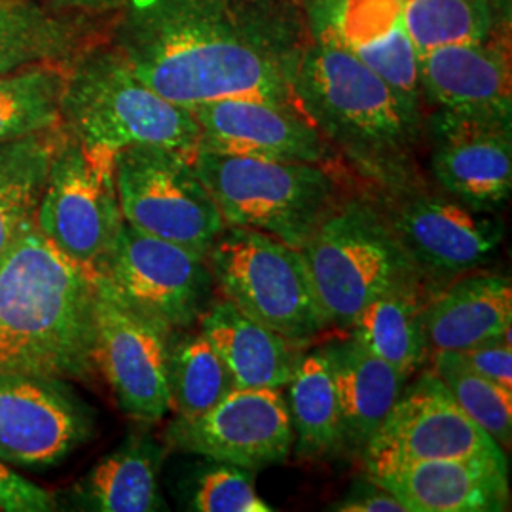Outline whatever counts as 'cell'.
I'll return each instance as SVG.
<instances>
[{
  "mask_svg": "<svg viewBox=\"0 0 512 512\" xmlns=\"http://www.w3.org/2000/svg\"><path fill=\"white\" fill-rule=\"evenodd\" d=\"M21 2H25V0H21Z\"/></svg>",
  "mask_w": 512,
  "mask_h": 512,
  "instance_id": "cell-39",
  "label": "cell"
},
{
  "mask_svg": "<svg viewBox=\"0 0 512 512\" xmlns=\"http://www.w3.org/2000/svg\"><path fill=\"white\" fill-rule=\"evenodd\" d=\"M408 512H501L509 509V467L494 459H431L368 476Z\"/></svg>",
  "mask_w": 512,
  "mask_h": 512,
  "instance_id": "cell-19",
  "label": "cell"
},
{
  "mask_svg": "<svg viewBox=\"0 0 512 512\" xmlns=\"http://www.w3.org/2000/svg\"><path fill=\"white\" fill-rule=\"evenodd\" d=\"M165 450L148 435H131L71 490L80 511H164L160 469Z\"/></svg>",
  "mask_w": 512,
  "mask_h": 512,
  "instance_id": "cell-23",
  "label": "cell"
},
{
  "mask_svg": "<svg viewBox=\"0 0 512 512\" xmlns=\"http://www.w3.org/2000/svg\"><path fill=\"white\" fill-rule=\"evenodd\" d=\"M124 220L148 236L207 256L226 228L194 156L165 147H128L114 154Z\"/></svg>",
  "mask_w": 512,
  "mask_h": 512,
  "instance_id": "cell-8",
  "label": "cell"
},
{
  "mask_svg": "<svg viewBox=\"0 0 512 512\" xmlns=\"http://www.w3.org/2000/svg\"><path fill=\"white\" fill-rule=\"evenodd\" d=\"M63 126L0 143V256L35 220Z\"/></svg>",
  "mask_w": 512,
  "mask_h": 512,
  "instance_id": "cell-28",
  "label": "cell"
},
{
  "mask_svg": "<svg viewBox=\"0 0 512 512\" xmlns=\"http://www.w3.org/2000/svg\"><path fill=\"white\" fill-rule=\"evenodd\" d=\"M300 253L325 319L336 329H351L376 296L418 277L372 194L340 196Z\"/></svg>",
  "mask_w": 512,
  "mask_h": 512,
  "instance_id": "cell-5",
  "label": "cell"
},
{
  "mask_svg": "<svg viewBox=\"0 0 512 512\" xmlns=\"http://www.w3.org/2000/svg\"><path fill=\"white\" fill-rule=\"evenodd\" d=\"M124 222L114 154L84 147L63 129L35 211L38 232L63 255L97 274Z\"/></svg>",
  "mask_w": 512,
  "mask_h": 512,
  "instance_id": "cell-9",
  "label": "cell"
},
{
  "mask_svg": "<svg viewBox=\"0 0 512 512\" xmlns=\"http://www.w3.org/2000/svg\"><path fill=\"white\" fill-rule=\"evenodd\" d=\"M289 418L302 458H325L344 446L334 366L325 349L302 355L289 382Z\"/></svg>",
  "mask_w": 512,
  "mask_h": 512,
  "instance_id": "cell-27",
  "label": "cell"
},
{
  "mask_svg": "<svg viewBox=\"0 0 512 512\" xmlns=\"http://www.w3.org/2000/svg\"><path fill=\"white\" fill-rule=\"evenodd\" d=\"M165 440L177 450L255 473L289 458L294 433L281 389H234L198 418H175Z\"/></svg>",
  "mask_w": 512,
  "mask_h": 512,
  "instance_id": "cell-16",
  "label": "cell"
},
{
  "mask_svg": "<svg viewBox=\"0 0 512 512\" xmlns=\"http://www.w3.org/2000/svg\"><path fill=\"white\" fill-rule=\"evenodd\" d=\"M55 509L57 501L54 495L0 461V511L50 512Z\"/></svg>",
  "mask_w": 512,
  "mask_h": 512,
  "instance_id": "cell-34",
  "label": "cell"
},
{
  "mask_svg": "<svg viewBox=\"0 0 512 512\" xmlns=\"http://www.w3.org/2000/svg\"><path fill=\"white\" fill-rule=\"evenodd\" d=\"M294 101L340 160L378 188L416 181L423 114L408 109L338 35L311 38L293 74Z\"/></svg>",
  "mask_w": 512,
  "mask_h": 512,
  "instance_id": "cell-3",
  "label": "cell"
},
{
  "mask_svg": "<svg viewBox=\"0 0 512 512\" xmlns=\"http://www.w3.org/2000/svg\"><path fill=\"white\" fill-rule=\"evenodd\" d=\"M418 54L511 35V0H399Z\"/></svg>",
  "mask_w": 512,
  "mask_h": 512,
  "instance_id": "cell-29",
  "label": "cell"
},
{
  "mask_svg": "<svg viewBox=\"0 0 512 512\" xmlns=\"http://www.w3.org/2000/svg\"><path fill=\"white\" fill-rule=\"evenodd\" d=\"M190 503L192 511L200 512L272 511V507L256 494L253 471L220 461L200 473Z\"/></svg>",
  "mask_w": 512,
  "mask_h": 512,
  "instance_id": "cell-33",
  "label": "cell"
},
{
  "mask_svg": "<svg viewBox=\"0 0 512 512\" xmlns=\"http://www.w3.org/2000/svg\"><path fill=\"white\" fill-rule=\"evenodd\" d=\"M458 353L480 376L512 391L511 332Z\"/></svg>",
  "mask_w": 512,
  "mask_h": 512,
  "instance_id": "cell-35",
  "label": "cell"
},
{
  "mask_svg": "<svg viewBox=\"0 0 512 512\" xmlns=\"http://www.w3.org/2000/svg\"><path fill=\"white\" fill-rule=\"evenodd\" d=\"M325 351L334 366L344 446L363 454L366 444L399 401L410 376L372 355L353 338Z\"/></svg>",
  "mask_w": 512,
  "mask_h": 512,
  "instance_id": "cell-24",
  "label": "cell"
},
{
  "mask_svg": "<svg viewBox=\"0 0 512 512\" xmlns=\"http://www.w3.org/2000/svg\"><path fill=\"white\" fill-rule=\"evenodd\" d=\"M107 40L150 90L183 109L230 97L296 105L293 76L251 35L234 0H126Z\"/></svg>",
  "mask_w": 512,
  "mask_h": 512,
  "instance_id": "cell-1",
  "label": "cell"
},
{
  "mask_svg": "<svg viewBox=\"0 0 512 512\" xmlns=\"http://www.w3.org/2000/svg\"><path fill=\"white\" fill-rule=\"evenodd\" d=\"M61 126L84 147H165L194 156L200 128L183 109L131 71L107 42H88L63 65Z\"/></svg>",
  "mask_w": 512,
  "mask_h": 512,
  "instance_id": "cell-4",
  "label": "cell"
},
{
  "mask_svg": "<svg viewBox=\"0 0 512 512\" xmlns=\"http://www.w3.org/2000/svg\"><path fill=\"white\" fill-rule=\"evenodd\" d=\"M340 512H408L403 503L384 490L382 486L374 484L355 490L334 507Z\"/></svg>",
  "mask_w": 512,
  "mask_h": 512,
  "instance_id": "cell-37",
  "label": "cell"
},
{
  "mask_svg": "<svg viewBox=\"0 0 512 512\" xmlns=\"http://www.w3.org/2000/svg\"><path fill=\"white\" fill-rule=\"evenodd\" d=\"M433 372L446 385L461 410L501 446L512 439V391L480 376L458 351L431 355Z\"/></svg>",
  "mask_w": 512,
  "mask_h": 512,
  "instance_id": "cell-32",
  "label": "cell"
},
{
  "mask_svg": "<svg viewBox=\"0 0 512 512\" xmlns=\"http://www.w3.org/2000/svg\"><path fill=\"white\" fill-rule=\"evenodd\" d=\"M376 200L399 247L427 283L448 285L482 266L499 249L505 226L494 213H478L418 183L378 188Z\"/></svg>",
  "mask_w": 512,
  "mask_h": 512,
  "instance_id": "cell-10",
  "label": "cell"
},
{
  "mask_svg": "<svg viewBox=\"0 0 512 512\" xmlns=\"http://www.w3.org/2000/svg\"><path fill=\"white\" fill-rule=\"evenodd\" d=\"M421 281L408 279L376 296L351 325V338L372 355L414 376L429 357L423 310Z\"/></svg>",
  "mask_w": 512,
  "mask_h": 512,
  "instance_id": "cell-25",
  "label": "cell"
},
{
  "mask_svg": "<svg viewBox=\"0 0 512 512\" xmlns=\"http://www.w3.org/2000/svg\"><path fill=\"white\" fill-rule=\"evenodd\" d=\"M429 169L440 190L478 213H497L512 192V118L433 109L423 118Z\"/></svg>",
  "mask_w": 512,
  "mask_h": 512,
  "instance_id": "cell-15",
  "label": "cell"
},
{
  "mask_svg": "<svg viewBox=\"0 0 512 512\" xmlns=\"http://www.w3.org/2000/svg\"><path fill=\"white\" fill-rule=\"evenodd\" d=\"M92 31L93 23L59 18L37 0H0V73L33 63L65 65Z\"/></svg>",
  "mask_w": 512,
  "mask_h": 512,
  "instance_id": "cell-26",
  "label": "cell"
},
{
  "mask_svg": "<svg viewBox=\"0 0 512 512\" xmlns=\"http://www.w3.org/2000/svg\"><path fill=\"white\" fill-rule=\"evenodd\" d=\"M171 334L131 310L97 275L95 368L129 420L150 425L171 412L167 384Z\"/></svg>",
  "mask_w": 512,
  "mask_h": 512,
  "instance_id": "cell-13",
  "label": "cell"
},
{
  "mask_svg": "<svg viewBox=\"0 0 512 512\" xmlns=\"http://www.w3.org/2000/svg\"><path fill=\"white\" fill-rule=\"evenodd\" d=\"M348 0H300L311 38L338 35L342 12Z\"/></svg>",
  "mask_w": 512,
  "mask_h": 512,
  "instance_id": "cell-38",
  "label": "cell"
},
{
  "mask_svg": "<svg viewBox=\"0 0 512 512\" xmlns=\"http://www.w3.org/2000/svg\"><path fill=\"white\" fill-rule=\"evenodd\" d=\"M338 37L408 109L423 114L420 54L406 31L399 0H348Z\"/></svg>",
  "mask_w": 512,
  "mask_h": 512,
  "instance_id": "cell-22",
  "label": "cell"
},
{
  "mask_svg": "<svg viewBox=\"0 0 512 512\" xmlns=\"http://www.w3.org/2000/svg\"><path fill=\"white\" fill-rule=\"evenodd\" d=\"M200 128L198 150L275 162L332 167L336 150L296 105L230 97L192 109Z\"/></svg>",
  "mask_w": 512,
  "mask_h": 512,
  "instance_id": "cell-17",
  "label": "cell"
},
{
  "mask_svg": "<svg viewBox=\"0 0 512 512\" xmlns=\"http://www.w3.org/2000/svg\"><path fill=\"white\" fill-rule=\"evenodd\" d=\"M95 298L97 274L33 220L0 256V372L92 382Z\"/></svg>",
  "mask_w": 512,
  "mask_h": 512,
  "instance_id": "cell-2",
  "label": "cell"
},
{
  "mask_svg": "<svg viewBox=\"0 0 512 512\" xmlns=\"http://www.w3.org/2000/svg\"><path fill=\"white\" fill-rule=\"evenodd\" d=\"M207 262L215 289L256 323L298 346L329 327L300 249L270 234L226 226Z\"/></svg>",
  "mask_w": 512,
  "mask_h": 512,
  "instance_id": "cell-7",
  "label": "cell"
},
{
  "mask_svg": "<svg viewBox=\"0 0 512 512\" xmlns=\"http://www.w3.org/2000/svg\"><path fill=\"white\" fill-rule=\"evenodd\" d=\"M42 8L59 18L93 23L97 19L114 18L126 0H37Z\"/></svg>",
  "mask_w": 512,
  "mask_h": 512,
  "instance_id": "cell-36",
  "label": "cell"
},
{
  "mask_svg": "<svg viewBox=\"0 0 512 512\" xmlns=\"http://www.w3.org/2000/svg\"><path fill=\"white\" fill-rule=\"evenodd\" d=\"M198 325L232 374L236 389H283L304 355L302 346L256 323L222 296L211 300Z\"/></svg>",
  "mask_w": 512,
  "mask_h": 512,
  "instance_id": "cell-21",
  "label": "cell"
},
{
  "mask_svg": "<svg viewBox=\"0 0 512 512\" xmlns=\"http://www.w3.org/2000/svg\"><path fill=\"white\" fill-rule=\"evenodd\" d=\"M97 275L126 306L167 332L196 325L215 293L207 256L128 222Z\"/></svg>",
  "mask_w": 512,
  "mask_h": 512,
  "instance_id": "cell-11",
  "label": "cell"
},
{
  "mask_svg": "<svg viewBox=\"0 0 512 512\" xmlns=\"http://www.w3.org/2000/svg\"><path fill=\"white\" fill-rule=\"evenodd\" d=\"M167 384L177 418H198L236 389L232 374L200 329L171 334Z\"/></svg>",
  "mask_w": 512,
  "mask_h": 512,
  "instance_id": "cell-30",
  "label": "cell"
},
{
  "mask_svg": "<svg viewBox=\"0 0 512 512\" xmlns=\"http://www.w3.org/2000/svg\"><path fill=\"white\" fill-rule=\"evenodd\" d=\"M512 287L505 275L454 279L427 300L423 330L429 357L465 351L511 332Z\"/></svg>",
  "mask_w": 512,
  "mask_h": 512,
  "instance_id": "cell-20",
  "label": "cell"
},
{
  "mask_svg": "<svg viewBox=\"0 0 512 512\" xmlns=\"http://www.w3.org/2000/svg\"><path fill=\"white\" fill-rule=\"evenodd\" d=\"M63 65L33 63L0 73V143L61 126Z\"/></svg>",
  "mask_w": 512,
  "mask_h": 512,
  "instance_id": "cell-31",
  "label": "cell"
},
{
  "mask_svg": "<svg viewBox=\"0 0 512 512\" xmlns=\"http://www.w3.org/2000/svg\"><path fill=\"white\" fill-rule=\"evenodd\" d=\"M361 456L368 476L431 459L480 458L507 463L503 448L461 410L431 368L404 387Z\"/></svg>",
  "mask_w": 512,
  "mask_h": 512,
  "instance_id": "cell-12",
  "label": "cell"
},
{
  "mask_svg": "<svg viewBox=\"0 0 512 512\" xmlns=\"http://www.w3.org/2000/svg\"><path fill=\"white\" fill-rule=\"evenodd\" d=\"M194 165L226 226L270 234L300 249L340 198L332 167L198 150Z\"/></svg>",
  "mask_w": 512,
  "mask_h": 512,
  "instance_id": "cell-6",
  "label": "cell"
},
{
  "mask_svg": "<svg viewBox=\"0 0 512 512\" xmlns=\"http://www.w3.org/2000/svg\"><path fill=\"white\" fill-rule=\"evenodd\" d=\"M93 412L67 380L0 372V461L50 469L92 437Z\"/></svg>",
  "mask_w": 512,
  "mask_h": 512,
  "instance_id": "cell-14",
  "label": "cell"
},
{
  "mask_svg": "<svg viewBox=\"0 0 512 512\" xmlns=\"http://www.w3.org/2000/svg\"><path fill=\"white\" fill-rule=\"evenodd\" d=\"M511 35L440 46L420 55L423 105L512 118Z\"/></svg>",
  "mask_w": 512,
  "mask_h": 512,
  "instance_id": "cell-18",
  "label": "cell"
}]
</instances>
